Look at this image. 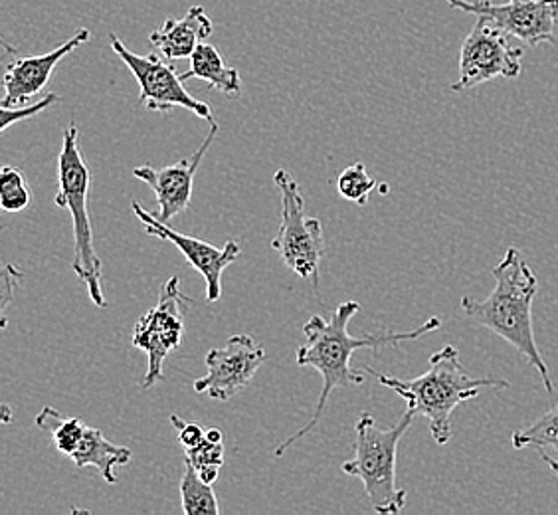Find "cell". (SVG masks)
<instances>
[{
	"label": "cell",
	"instance_id": "obj_1",
	"mask_svg": "<svg viewBox=\"0 0 558 515\" xmlns=\"http://www.w3.org/2000/svg\"><path fill=\"white\" fill-rule=\"evenodd\" d=\"M359 310H361L359 301H344L331 313L329 320H325L322 315H313L312 320H307L303 325L305 344L298 347L295 361L300 367H313L322 373V395L317 398L312 420L276 448L278 458L319 424V420L325 415V408H327V400L333 395V391L365 383V371L351 367L356 349H375L376 351L387 345L414 342L426 333L438 332L441 327L440 318H429L428 322L422 323L418 330H412V332H378L365 335V337H353L349 333V323L359 313Z\"/></svg>",
	"mask_w": 558,
	"mask_h": 515
},
{
	"label": "cell",
	"instance_id": "obj_2",
	"mask_svg": "<svg viewBox=\"0 0 558 515\" xmlns=\"http://www.w3.org/2000/svg\"><path fill=\"white\" fill-rule=\"evenodd\" d=\"M495 288L485 300H475L463 296L462 310L473 323L494 332L513 345L529 366L537 369L548 395L555 393L553 376L547 363L538 351L537 339L533 332V300L537 296L538 279L526 264L521 250L507 248L501 262L492 270Z\"/></svg>",
	"mask_w": 558,
	"mask_h": 515
},
{
	"label": "cell",
	"instance_id": "obj_3",
	"mask_svg": "<svg viewBox=\"0 0 558 515\" xmlns=\"http://www.w3.org/2000/svg\"><path fill=\"white\" fill-rule=\"evenodd\" d=\"M365 373L375 376L380 385L392 388L407 400L410 410L428 419L429 432L436 444L451 441V415L453 410L473 400L482 388H511L509 381L497 376L475 379L463 369L460 351L453 345H446L438 354L429 357V369L416 379H397L378 373L373 367H361Z\"/></svg>",
	"mask_w": 558,
	"mask_h": 515
},
{
	"label": "cell",
	"instance_id": "obj_4",
	"mask_svg": "<svg viewBox=\"0 0 558 515\" xmlns=\"http://www.w3.org/2000/svg\"><path fill=\"white\" fill-rule=\"evenodd\" d=\"M92 187V171L80 151V129L70 123L64 129L62 151L58 157V193L54 203L72 213L74 223V268L75 276L86 284L92 303L106 310L108 300L101 288V258L97 256L94 244V228L87 208V196Z\"/></svg>",
	"mask_w": 558,
	"mask_h": 515
},
{
	"label": "cell",
	"instance_id": "obj_5",
	"mask_svg": "<svg viewBox=\"0 0 558 515\" xmlns=\"http://www.w3.org/2000/svg\"><path fill=\"white\" fill-rule=\"evenodd\" d=\"M414 419L416 412L407 408L395 427L383 429L368 412H363L354 427V458L341 468L363 482L376 514L397 515L407 505L409 494L397 486V452Z\"/></svg>",
	"mask_w": 558,
	"mask_h": 515
},
{
	"label": "cell",
	"instance_id": "obj_6",
	"mask_svg": "<svg viewBox=\"0 0 558 515\" xmlns=\"http://www.w3.org/2000/svg\"><path fill=\"white\" fill-rule=\"evenodd\" d=\"M274 183L281 194V225L271 248L278 252L286 268L295 276L313 279L317 286L319 266L325 254V238L319 218L305 216V199L290 171L279 169Z\"/></svg>",
	"mask_w": 558,
	"mask_h": 515
},
{
	"label": "cell",
	"instance_id": "obj_7",
	"mask_svg": "<svg viewBox=\"0 0 558 515\" xmlns=\"http://www.w3.org/2000/svg\"><path fill=\"white\" fill-rule=\"evenodd\" d=\"M191 303L193 300L181 291V278L172 276L162 286L159 303L145 315H141L133 332V345L149 357L147 373L141 381L143 388H153L165 379V361L174 349L181 347L184 333L183 313Z\"/></svg>",
	"mask_w": 558,
	"mask_h": 515
},
{
	"label": "cell",
	"instance_id": "obj_8",
	"mask_svg": "<svg viewBox=\"0 0 558 515\" xmlns=\"http://www.w3.org/2000/svg\"><path fill=\"white\" fill-rule=\"evenodd\" d=\"M109 44L140 84V106L159 113H169L172 108H184L196 118L215 123L213 109L186 92L181 75L177 74L174 65H171L169 60L159 55L140 56L131 52L130 48L119 40L118 34H109Z\"/></svg>",
	"mask_w": 558,
	"mask_h": 515
},
{
	"label": "cell",
	"instance_id": "obj_9",
	"mask_svg": "<svg viewBox=\"0 0 558 515\" xmlns=\"http://www.w3.org/2000/svg\"><path fill=\"white\" fill-rule=\"evenodd\" d=\"M509 34L487 19H477L472 33L465 36L460 52V80L451 89L462 92L482 86L495 77L515 80L523 70V48L511 44Z\"/></svg>",
	"mask_w": 558,
	"mask_h": 515
},
{
	"label": "cell",
	"instance_id": "obj_10",
	"mask_svg": "<svg viewBox=\"0 0 558 515\" xmlns=\"http://www.w3.org/2000/svg\"><path fill=\"white\" fill-rule=\"evenodd\" d=\"M451 9L482 16L494 22L509 36L519 38L526 46L555 44V28L558 24V0H507L494 4L492 0H444Z\"/></svg>",
	"mask_w": 558,
	"mask_h": 515
},
{
	"label": "cell",
	"instance_id": "obj_11",
	"mask_svg": "<svg viewBox=\"0 0 558 515\" xmlns=\"http://www.w3.org/2000/svg\"><path fill=\"white\" fill-rule=\"evenodd\" d=\"M266 361L268 354L254 337L244 333L232 335L225 347L206 354V375L194 381V391L226 403L250 385Z\"/></svg>",
	"mask_w": 558,
	"mask_h": 515
},
{
	"label": "cell",
	"instance_id": "obj_12",
	"mask_svg": "<svg viewBox=\"0 0 558 515\" xmlns=\"http://www.w3.org/2000/svg\"><path fill=\"white\" fill-rule=\"evenodd\" d=\"M131 208L145 226V232L149 237L167 240V242L174 244V248H179L183 252L186 262L205 278L206 300H220L222 298V274L242 254V248H240L236 240H228L222 248L215 247V244L205 242L201 238L186 237V235L177 232L174 228L169 226V223L159 220L157 215H153L147 208H143L137 201L131 203Z\"/></svg>",
	"mask_w": 558,
	"mask_h": 515
},
{
	"label": "cell",
	"instance_id": "obj_13",
	"mask_svg": "<svg viewBox=\"0 0 558 515\" xmlns=\"http://www.w3.org/2000/svg\"><path fill=\"white\" fill-rule=\"evenodd\" d=\"M218 131H220V125L216 121L210 123V129L206 133L205 141L201 143V147L183 161L162 167L159 171L153 169L150 165L133 169V177L149 184L153 193L157 196V204H159L157 218L162 223H169L174 216L183 215L184 211L189 208V204L193 201L194 177H196V171L205 159L206 153L210 149V145L215 143Z\"/></svg>",
	"mask_w": 558,
	"mask_h": 515
},
{
	"label": "cell",
	"instance_id": "obj_14",
	"mask_svg": "<svg viewBox=\"0 0 558 515\" xmlns=\"http://www.w3.org/2000/svg\"><path fill=\"white\" fill-rule=\"evenodd\" d=\"M89 40H92V33L87 28H82L72 38H68L64 44H60L58 48L46 55L14 58L2 80L4 84L2 108L26 106L34 96H38L44 92V87L50 84L56 65Z\"/></svg>",
	"mask_w": 558,
	"mask_h": 515
},
{
	"label": "cell",
	"instance_id": "obj_15",
	"mask_svg": "<svg viewBox=\"0 0 558 515\" xmlns=\"http://www.w3.org/2000/svg\"><path fill=\"white\" fill-rule=\"evenodd\" d=\"M215 33V24L203 7H191L183 19H167L149 36L150 44L157 52L169 60H184L194 55L201 44Z\"/></svg>",
	"mask_w": 558,
	"mask_h": 515
},
{
	"label": "cell",
	"instance_id": "obj_16",
	"mask_svg": "<svg viewBox=\"0 0 558 515\" xmlns=\"http://www.w3.org/2000/svg\"><path fill=\"white\" fill-rule=\"evenodd\" d=\"M131 458H133V452L130 448L113 444V442L108 441L104 436L101 430L94 429L89 424L86 427L84 439L80 442L77 451L72 454V462H74L75 468L94 466L104 476V480L111 483V486L118 483L116 470L121 468V466H128Z\"/></svg>",
	"mask_w": 558,
	"mask_h": 515
},
{
	"label": "cell",
	"instance_id": "obj_17",
	"mask_svg": "<svg viewBox=\"0 0 558 515\" xmlns=\"http://www.w3.org/2000/svg\"><path fill=\"white\" fill-rule=\"evenodd\" d=\"M183 82L205 80L208 86L228 97L240 96L242 77L236 68L226 64L225 56L213 44L203 43L191 56V70L181 74Z\"/></svg>",
	"mask_w": 558,
	"mask_h": 515
},
{
	"label": "cell",
	"instance_id": "obj_18",
	"mask_svg": "<svg viewBox=\"0 0 558 515\" xmlns=\"http://www.w3.org/2000/svg\"><path fill=\"white\" fill-rule=\"evenodd\" d=\"M511 444L515 451L537 448L541 458L547 456L558 462V405L548 408L533 424L515 430L511 434Z\"/></svg>",
	"mask_w": 558,
	"mask_h": 515
},
{
	"label": "cell",
	"instance_id": "obj_19",
	"mask_svg": "<svg viewBox=\"0 0 558 515\" xmlns=\"http://www.w3.org/2000/svg\"><path fill=\"white\" fill-rule=\"evenodd\" d=\"M36 427L48 432L54 441L56 448L62 456H70L77 451L86 432V422L75 417H65L58 408L44 407L36 417Z\"/></svg>",
	"mask_w": 558,
	"mask_h": 515
},
{
	"label": "cell",
	"instance_id": "obj_20",
	"mask_svg": "<svg viewBox=\"0 0 558 515\" xmlns=\"http://www.w3.org/2000/svg\"><path fill=\"white\" fill-rule=\"evenodd\" d=\"M181 500L186 515L220 514V505L216 500L213 483H206L191 462L184 460V472L181 478Z\"/></svg>",
	"mask_w": 558,
	"mask_h": 515
},
{
	"label": "cell",
	"instance_id": "obj_21",
	"mask_svg": "<svg viewBox=\"0 0 558 515\" xmlns=\"http://www.w3.org/2000/svg\"><path fill=\"white\" fill-rule=\"evenodd\" d=\"M33 201V191L16 167L4 165L0 171V206L4 213H21Z\"/></svg>",
	"mask_w": 558,
	"mask_h": 515
},
{
	"label": "cell",
	"instance_id": "obj_22",
	"mask_svg": "<svg viewBox=\"0 0 558 515\" xmlns=\"http://www.w3.org/2000/svg\"><path fill=\"white\" fill-rule=\"evenodd\" d=\"M375 187L376 181L366 171L365 163H354L347 167L337 179V191L349 203L366 204Z\"/></svg>",
	"mask_w": 558,
	"mask_h": 515
},
{
	"label": "cell",
	"instance_id": "obj_23",
	"mask_svg": "<svg viewBox=\"0 0 558 515\" xmlns=\"http://www.w3.org/2000/svg\"><path fill=\"white\" fill-rule=\"evenodd\" d=\"M184 460L191 462L196 470L222 468L226 462L225 441H210L206 436L198 446L184 451Z\"/></svg>",
	"mask_w": 558,
	"mask_h": 515
},
{
	"label": "cell",
	"instance_id": "obj_24",
	"mask_svg": "<svg viewBox=\"0 0 558 515\" xmlns=\"http://www.w3.org/2000/svg\"><path fill=\"white\" fill-rule=\"evenodd\" d=\"M58 101H60L58 94H48V96L43 97V99L36 101V104H26V106H21V108H2V111H0V131L7 133L9 128L14 125V123L24 121V119L34 118V116L43 113L44 109H48L50 106L58 104Z\"/></svg>",
	"mask_w": 558,
	"mask_h": 515
},
{
	"label": "cell",
	"instance_id": "obj_25",
	"mask_svg": "<svg viewBox=\"0 0 558 515\" xmlns=\"http://www.w3.org/2000/svg\"><path fill=\"white\" fill-rule=\"evenodd\" d=\"M22 278H24V272L21 268L12 266L11 262L2 264V274H0V284H2V288H0V294H2V327H7V315L4 313H7L12 294L19 288Z\"/></svg>",
	"mask_w": 558,
	"mask_h": 515
},
{
	"label": "cell",
	"instance_id": "obj_26",
	"mask_svg": "<svg viewBox=\"0 0 558 515\" xmlns=\"http://www.w3.org/2000/svg\"><path fill=\"white\" fill-rule=\"evenodd\" d=\"M172 427L179 430V442L183 444L184 451L198 446L201 442L205 441L206 432L203 427H198L196 422H184L181 417L172 415L171 417Z\"/></svg>",
	"mask_w": 558,
	"mask_h": 515
},
{
	"label": "cell",
	"instance_id": "obj_27",
	"mask_svg": "<svg viewBox=\"0 0 558 515\" xmlns=\"http://www.w3.org/2000/svg\"><path fill=\"white\" fill-rule=\"evenodd\" d=\"M196 472L206 483H215L220 476V468H205V470H196Z\"/></svg>",
	"mask_w": 558,
	"mask_h": 515
},
{
	"label": "cell",
	"instance_id": "obj_28",
	"mask_svg": "<svg viewBox=\"0 0 558 515\" xmlns=\"http://www.w3.org/2000/svg\"><path fill=\"white\" fill-rule=\"evenodd\" d=\"M12 420L11 407L9 405H2V422L9 424Z\"/></svg>",
	"mask_w": 558,
	"mask_h": 515
},
{
	"label": "cell",
	"instance_id": "obj_29",
	"mask_svg": "<svg viewBox=\"0 0 558 515\" xmlns=\"http://www.w3.org/2000/svg\"><path fill=\"white\" fill-rule=\"evenodd\" d=\"M543 460L547 462V466L550 468V472L557 474L558 476V462L553 460V458H547V456H543Z\"/></svg>",
	"mask_w": 558,
	"mask_h": 515
}]
</instances>
